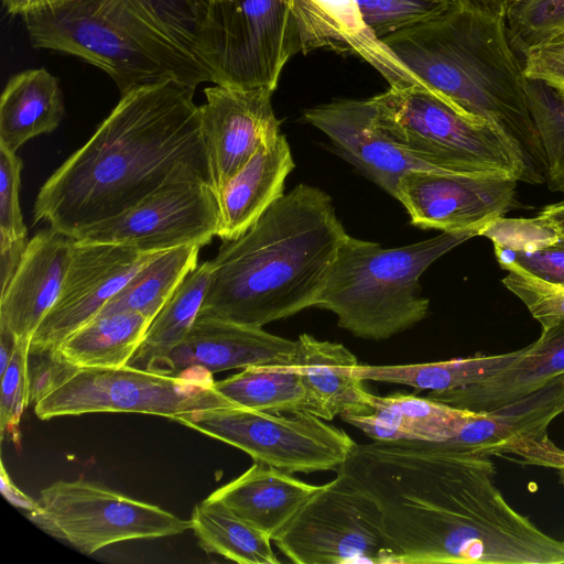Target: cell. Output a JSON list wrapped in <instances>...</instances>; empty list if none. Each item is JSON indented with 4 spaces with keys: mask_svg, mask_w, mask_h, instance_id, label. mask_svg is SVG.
Segmentation results:
<instances>
[{
    "mask_svg": "<svg viewBox=\"0 0 564 564\" xmlns=\"http://www.w3.org/2000/svg\"><path fill=\"white\" fill-rule=\"evenodd\" d=\"M522 66L527 79L540 80L564 96V34L529 50Z\"/></svg>",
    "mask_w": 564,
    "mask_h": 564,
    "instance_id": "41",
    "label": "cell"
},
{
    "mask_svg": "<svg viewBox=\"0 0 564 564\" xmlns=\"http://www.w3.org/2000/svg\"><path fill=\"white\" fill-rule=\"evenodd\" d=\"M272 542L296 564L388 563L378 506L339 475L319 486Z\"/></svg>",
    "mask_w": 564,
    "mask_h": 564,
    "instance_id": "12",
    "label": "cell"
},
{
    "mask_svg": "<svg viewBox=\"0 0 564 564\" xmlns=\"http://www.w3.org/2000/svg\"><path fill=\"white\" fill-rule=\"evenodd\" d=\"M74 239L48 227L31 240L21 263L0 295V330L29 343L58 299Z\"/></svg>",
    "mask_w": 564,
    "mask_h": 564,
    "instance_id": "19",
    "label": "cell"
},
{
    "mask_svg": "<svg viewBox=\"0 0 564 564\" xmlns=\"http://www.w3.org/2000/svg\"><path fill=\"white\" fill-rule=\"evenodd\" d=\"M195 89L164 80L121 95L90 139L41 187L33 223L75 239L163 187H213Z\"/></svg>",
    "mask_w": 564,
    "mask_h": 564,
    "instance_id": "2",
    "label": "cell"
},
{
    "mask_svg": "<svg viewBox=\"0 0 564 564\" xmlns=\"http://www.w3.org/2000/svg\"><path fill=\"white\" fill-rule=\"evenodd\" d=\"M318 488L291 473L254 462L243 474L208 497L223 502L273 540Z\"/></svg>",
    "mask_w": 564,
    "mask_h": 564,
    "instance_id": "24",
    "label": "cell"
},
{
    "mask_svg": "<svg viewBox=\"0 0 564 564\" xmlns=\"http://www.w3.org/2000/svg\"><path fill=\"white\" fill-rule=\"evenodd\" d=\"M564 413V375L539 390L468 420L446 442L471 453L503 457L522 438H541Z\"/></svg>",
    "mask_w": 564,
    "mask_h": 564,
    "instance_id": "22",
    "label": "cell"
},
{
    "mask_svg": "<svg viewBox=\"0 0 564 564\" xmlns=\"http://www.w3.org/2000/svg\"><path fill=\"white\" fill-rule=\"evenodd\" d=\"M503 18L513 51L523 56L564 34V0H518Z\"/></svg>",
    "mask_w": 564,
    "mask_h": 564,
    "instance_id": "35",
    "label": "cell"
},
{
    "mask_svg": "<svg viewBox=\"0 0 564 564\" xmlns=\"http://www.w3.org/2000/svg\"><path fill=\"white\" fill-rule=\"evenodd\" d=\"M14 348L15 338L10 334L0 330V377L8 368Z\"/></svg>",
    "mask_w": 564,
    "mask_h": 564,
    "instance_id": "49",
    "label": "cell"
},
{
    "mask_svg": "<svg viewBox=\"0 0 564 564\" xmlns=\"http://www.w3.org/2000/svg\"><path fill=\"white\" fill-rule=\"evenodd\" d=\"M151 321L132 312L98 316L65 338L55 350L78 368L123 367L134 356Z\"/></svg>",
    "mask_w": 564,
    "mask_h": 564,
    "instance_id": "28",
    "label": "cell"
},
{
    "mask_svg": "<svg viewBox=\"0 0 564 564\" xmlns=\"http://www.w3.org/2000/svg\"><path fill=\"white\" fill-rule=\"evenodd\" d=\"M191 529L207 553L240 564H276L271 539L235 514L223 502L207 497L196 505Z\"/></svg>",
    "mask_w": 564,
    "mask_h": 564,
    "instance_id": "31",
    "label": "cell"
},
{
    "mask_svg": "<svg viewBox=\"0 0 564 564\" xmlns=\"http://www.w3.org/2000/svg\"><path fill=\"white\" fill-rule=\"evenodd\" d=\"M370 403L372 412L397 422L410 440L431 442L454 437L468 420L478 414L412 394L379 397L371 393Z\"/></svg>",
    "mask_w": 564,
    "mask_h": 564,
    "instance_id": "33",
    "label": "cell"
},
{
    "mask_svg": "<svg viewBox=\"0 0 564 564\" xmlns=\"http://www.w3.org/2000/svg\"><path fill=\"white\" fill-rule=\"evenodd\" d=\"M220 210L214 188L183 182L163 187L131 208L102 220L75 240L128 246L161 252L181 246L207 245L218 236Z\"/></svg>",
    "mask_w": 564,
    "mask_h": 564,
    "instance_id": "13",
    "label": "cell"
},
{
    "mask_svg": "<svg viewBox=\"0 0 564 564\" xmlns=\"http://www.w3.org/2000/svg\"><path fill=\"white\" fill-rule=\"evenodd\" d=\"M64 1H66V0H50V4H48V7H47V8H51V7L57 6V4H59V3L64 2ZM47 8H46V9H47Z\"/></svg>",
    "mask_w": 564,
    "mask_h": 564,
    "instance_id": "51",
    "label": "cell"
},
{
    "mask_svg": "<svg viewBox=\"0 0 564 564\" xmlns=\"http://www.w3.org/2000/svg\"><path fill=\"white\" fill-rule=\"evenodd\" d=\"M200 246H181L159 253L142 267L96 316L132 312L151 319L183 279L197 267Z\"/></svg>",
    "mask_w": 564,
    "mask_h": 564,
    "instance_id": "32",
    "label": "cell"
},
{
    "mask_svg": "<svg viewBox=\"0 0 564 564\" xmlns=\"http://www.w3.org/2000/svg\"><path fill=\"white\" fill-rule=\"evenodd\" d=\"M534 465L556 469L564 484V449L557 447L552 441H549L540 448L534 457Z\"/></svg>",
    "mask_w": 564,
    "mask_h": 564,
    "instance_id": "45",
    "label": "cell"
},
{
    "mask_svg": "<svg viewBox=\"0 0 564 564\" xmlns=\"http://www.w3.org/2000/svg\"><path fill=\"white\" fill-rule=\"evenodd\" d=\"M564 375V319L542 329L520 355L491 377L460 388L431 391L427 398L473 412H488L528 395Z\"/></svg>",
    "mask_w": 564,
    "mask_h": 564,
    "instance_id": "20",
    "label": "cell"
},
{
    "mask_svg": "<svg viewBox=\"0 0 564 564\" xmlns=\"http://www.w3.org/2000/svg\"><path fill=\"white\" fill-rule=\"evenodd\" d=\"M161 252L74 239L61 293L35 332L30 355L55 350L65 338L95 318L107 302Z\"/></svg>",
    "mask_w": 564,
    "mask_h": 564,
    "instance_id": "14",
    "label": "cell"
},
{
    "mask_svg": "<svg viewBox=\"0 0 564 564\" xmlns=\"http://www.w3.org/2000/svg\"><path fill=\"white\" fill-rule=\"evenodd\" d=\"M521 349L414 365H358L354 375L366 381H380L413 387L417 390L444 391L485 380L513 361Z\"/></svg>",
    "mask_w": 564,
    "mask_h": 564,
    "instance_id": "30",
    "label": "cell"
},
{
    "mask_svg": "<svg viewBox=\"0 0 564 564\" xmlns=\"http://www.w3.org/2000/svg\"><path fill=\"white\" fill-rule=\"evenodd\" d=\"M30 344L15 340V348L8 368L1 376L0 432L20 446V421L30 404L29 365Z\"/></svg>",
    "mask_w": 564,
    "mask_h": 564,
    "instance_id": "38",
    "label": "cell"
},
{
    "mask_svg": "<svg viewBox=\"0 0 564 564\" xmlns=\"http://www.w3.org/2000/svg\"><path fill=\"white\" fill-rule=\"evenodd\" d=\"M210 273V263L197 264L178 284L151 321L129 366L158 372L170 352L185 338L198 317Z\"/></svg>",
    "mask_w": 564,
    "mask_h": 564,
    "instance_id": "29",
    "label": "cell"
},
{
    "mask_svg": "<svg viewBox=\"0 0 564 564\" xmlns=\"http://www.w3.org/2000/svg\"><path fill=\"white\" fill-rule=\"evenodd\" d=\"M479 236L477 231L441 235L398 248L347 234L315 306L337 316L354 336L383 340L424 319L430 301L422 295L421 275L442 256Z\"/></svg>",
    "mask_w": 564,
    "mask_h": 564,
    "instance_id": "6",
    "label": "cell"
},
{
    "mask_svg": "<svg viewBox=\"0 0 564 564\" xmlns=\"http://www.w3.org/2000/svg\"><path fill=\"white\" fill-rule=\"evenodd\" d=\"M236 405L215 389L213 373L192 367L165 375L129 365L78 368L34 404L41 420L100 412H129L170 417L212 408Z\"/></svg>",
    "mask_w": 564,
    "mask_h": 564,
    "instance_id": "8",
    "label": "cell"
},
{
    "mask_svg": "<svg viewBox=\"0 0 564 564\" xmlns=\"http://www.w3.org/2000/svg\"><path fill=\"white\" fill-rule=\"evenodd\" d=\"M29 240L21 239L15 241L0 240V278L1 291H3L14 276Z\"/></svg>",
    "mask_w": 564,
    "mask_h": 564,
    "instance_id": "43",
    "label": "cell"
},
{
    "mask_svg": "<svg viewBox=\"0 0 564 564\" xmlns=\"http://www.w3.org/2000/svg\"><path fill=\"white\" fill-rule=\"evenodd\" d=\"M296 346V340L262 328L197 317L158 372L177 375L197 366L212 373L251 366H289L295 360Z\"/></svg>",
    "mask_w": 564,
    "mask_h": 564,
    "instance_id": "18",
    "label": "cell"
},
{
    "mask_svg": "<svg viewBox=\"0 0 564 564\" xmlns=\"http://www.w3.org/2000/svg\"><path fill=\"white\" fill-rule=\"evenodd\" d=\"M517 183L509 177L413 170L400 177L395 198L415 227L480 236L486 225L514 207Z\"/></svg>",
    "mask_w": 564,
    "mask_h": 564,
    "instance_id": "15",
    "label": "cell"
},
{
    "mask_svg": "<svg viewBox=\"0 0 564 564\" xmlns=\"http://www.w3.org/2000/svg\"><path fill=\"white\" fill-rule=\"evenodd\" d=\"M295 360L291 365L325 403L332 416L371 413V393L354 375L356 356L344 345L301 334Z\"/></svg>",
    "mask_w": 564,
    "mask_h": 564,
    "instance_id": "26",
    "label": "cell"
},
{
    "mask_svg": "<svg viewBox=\"0 0 564 564\" xmlns=\"http://www.w3.org/2000/svg\"><path fill=\"white\" fill-rule=\"evenodd\" d=\"M502 284L519 297L546 329L564 319V285L550 282L519 268H509Z\"/></svg>",
    "mask_w": 564,
    "mask_h": 564,
    "instance_id": "37",
    "label": "cell"
},
{
    "mask_svg": "<svg viewBox=\"0 0 564 564\" xmlns=\"http://www.w3.org/2000/svg\"><path fill=\"white\" fill-rule=\"evenodd\" d=\"M21 159L0 144V240L28 238L20 207Z\"/></svg>",
    "mask_w": 564,
    "mask_h": 564,
    "instance_id": "39",
    "label": "cell"
},
{
    "mask_svg": "<svg viewBox=\"0 0 564 564\" xmlns=\"http://www.w3.org/2000/svg\"><path fill=\"white\" fill-rule=\"evenodd\" d=\"M28 518L50 535L85 554L113 543L177 535L191 521L148 502L84 479L44 488Z\"/></svg>",
    "mask_w": 564,
    "mask_h": 564,
    "instance_id": "11",
    "label": "cell"
},
{
    "mask_svg": "<svg viewBox=\"0 0 564 564\" xmlns=\"http://www.w3.org/2000/svg\"><path fill=\"white\" fill-rule=\"evenodd\" d=\"M213 0H66L23 17L34 47L78 56L123 95L177 80L213 83L207 24Z\"/></svg>",
    "mask_w": 564,
    "mask_h": 564,
    "instance_id": "5",
    "label": "cell"
},
{
    "mask_svg": "<svg viewBox=\"0 0 564 564\" xmlns=\"http://www.w3.org/2000/svg\"><path fill=\"white\" fill-rule=\"evenodd\" d=\"M302 53L332 48L354 53L378 70L389 86L413 84L412 77L367 28L357 0H295Z\"/></svg>",
    "mask_w": 564,
    "mask_h": 564,
    "instance_id": "21",
    "label": "cell"
},
{
    "mask_svg": "<svg viewBox=\"0 0 564 564\" xmlns=\"http://www.w3.org/2000/svg\"><path fill=\"white\" fill-rule=\"evenodd\" d=\"M302 53L295 0H213L207 59L215 85L269 88Z\"/></svg>",
    "mask_w": 564,
    "mask_h": 564,
    "instance_id": "9",
    "label": "cell"
},
{
    "mask_svg": "<svg viewBox=\"0 0 564 564\" xmlns=\"http://www.w3.org/2000/svg\"><path fill=\"white\" fill-rule=\"evenodd\" d=\"M550 241H551V242H554V243H556V245H558V246L564 247V239H563V238L557 237L555 232H554V235L551 237Z\"/></svg>",
    "mask_w": 564,
    "mask_h": 564,
    "instance_id": "50",
    "label": "cell"
},
{
    "mask_svg": "<svg viewBox=\"0 0 564 564\" xmlns=\"http://www.w3.org/2000/svg\"><path fill=\"white\" fill-rule=\"evenodd\" d=\"M174 421L243 451L254 462L291 474L336 471L356 444L344 430L308 413L284 416L228 405Z\"/></svg>",
    "mask_w": 564,
    "mask_h": 564,
    "instance_id": "10",
    "label": "cell"
},
{
    "mask_svg": "<svg viewBox=\"0 0 564 564\" xmlns=\"http://www.w3.org/2000/svg\"><path fill=\"white\" fill-rule=\"evenodd\" d=\"M457 0H357L362 19L380 42L447 11Z\"/></svg>",
    "mask_w": 564,
    "mask_h": 564,
    "instance_id": "36",
    "label": "cell"
},
{
    "mask_svg": "<svg viewBox=\"0 0 564 564\" xmlns=\"http://www.w3.org/2000/svg\"><path fill=\"white\" fill-rule=\"evenodd\" d=\"M494 249L501 269L519 268L550 282L564 285V247L545 240L538 246L519 250L496 245Z\"/></svg>",
    "mask_w": 564,
    "mask_h": 564,
    "instance_id": "40",
    "label": "cell"
},
{
    "mask_svg": "<svg viewBox=\"0 0 564 564\" xmlns=\"http://www.w3.org/2000/svg\"><path fill=\"white\" fill-rule=\"evenodd\" d=\"M0 488L3 497L14 507L32 512L37 508V501L20 490L10 478L3 462L0 467Z\"/></svg>",
    "mask_w": 564,
    "mask_h": 564,
    "instance_id": "44",
    "label": "cell"
},
{
    "mask_svg": "<svg viewBox=\"0 0 564 564\" xmlns=\"http://www.w3.org/2000/svg\"><path fill=\"white\" fill-rule=\"evenodd\" d=\"M525 93L545 154V184L564 193V96L533 79H527Z\"/></svg>",
    "mask_w": 564,
    "mask_h": 564,
    "instance_id": "34",
    "label": "cell"
},
{
    "mask_svg": "<svg viewBox=\"0 0 564 564\" xmlns=\"http://www.w3.org/2000/svg\"><path fill=\"white\" fill-rule=\"evenodd\" d=\"M370 99L383 134L435 169L530 184L520 152L500 131L465 117L424 86H389Z\"/></svg>",
    "mask_w": 564,
    "mask_h": 564,
    "instance_id": "7",
    "label": "cell"
},
{
    "mask_svg": "<svg viewBox=\"0 0 564 564\" xmlns=\"http://www.w3.org/2000/svg\"><path fill=\"white\" fill-rule=\"evenodd\" d=\"M204 94L200 128L217 195L261 145L280 135V123L269 88L215 85L205 88Z\"/></svg>",
    "mask_w": 564,
    "mask_h": 564,
    "instance_id": "16",
    "label": "cell"
},
{
    "mask_svg": "<svg viewBox=\"0 0 564 564\" xmlns=\"http://www.w3.org/2000/svg\"><path fill=\"white\" fill-rule=\"evenodd\" d=\"M64 118L58 80L44 68L9 79L0 98V144L12 152L30 139L53 132Z\"/></svg>",
    "mask_w": 564,
    "mask_h": 564,
    "instance_id": "25",
    "label": "cell"
},
{
    "mask_svg": "<svg viewBox=\"0 0 564 564\" xmlns=\"http://www.w3.org/2000/svg\"><path fill=\"white\" fill-rule=\"evenodd\" d=\"M37 361L29 365L30 403L35 404L67 380L78 367L62 358L56 350L36 355Z\"/></svg>",
    "mask_w": 564,
    "mask_h": 564,
    "instance_id": "42",
    "label": "cell"
},
{
    "mask_svg": "<svg viewBox=\"0 0 564 564\" xmlns=\"http://www.w3.org/2000/svg\"><path fill=\"white\" fill-rule=\"evenodd\" d=\"M295 164L284 134L261 145L217 194L218 236L231 241L242 236L284 194V182Z\"/></svg>",
    "mask_w": 564,
    "mask_h": 564,
    "instance_id": "23",
    "label": "cell"
},
{
    "mask_svg": "<svg viewBox=\"0 0 564 564\" xmlns=\"http://www.w3.org/2000/svg\"><path fill=\"white\" fill-rule=\"evenodd\" d=\"M303 119L325 133L340 155L394 198L399 180L406 172L440 171L383 134L370 98L340 99L308 108Z\"/></svg>",
    "mask_w": 564,
    "mask_h": 564,
    "instance_id": "17",
    "label": "cell"
},
{
    "mask_svg": "<svg viewBox=\"0 0 564 564\" xmlns=\"http://www.w3.org/2000/svg\"><path fill=\"white\" fill-rule=\"evenodd\" d=\"M536 216L564 239V200L544 206Z\"/></svg>",
    "mask_w": 564,
    "mask_h": 564,
    "instance_id": "46",
    "label": "cell"
},
{
    "mask_svg": "<svg viewBox=\"0 0 564 564\" xmlns=\"http://www.w3.org/2000/svg\"><path fill=\"white\" fill-rule=\"evenodd\" d=\"M477 9L505 17L507 10L518 0H460Z\"/></svg>",
    "mask_w": 564,
    "mask_h": 564,
    "instance_id": "48",
    "label": "cell"
},
{
    "mask_svg": "<svg viewBox=\"0 0 564 564\" xmlns=\"http://www.w3.org/2000/svg\"><path fill=\"white\" fill-rule=\"evenodd\" d=\"M3 4L9 13L24 17L46 9L50 0H3Z\"/></svg>",
    "mask_w": 564,
    "mask_h": 564,
    "instance_id": "47",
    "label": "cell"
},
{
    "mask_svg": "<svg viewBox=\"0 0 564 564\" xmlns=\"http://www.w3.org/2000/svg\"><path fill=\"white\" fill-rule=\"evenodd\" d=\"M336 474L378 506L388 563L564 564L496 487L490 456L444 442L355 444Z\"/></svg>",
    "mask_w": 564,
    "mask_h": 564,
    "instance_id": "1",
    "label": "cell"
},
{
    "mask_svg": "<svg viewBox=\"0 0 564 564\" xmlns=\"http://www.w3.org/2000/svg\"><path fill=\"white\" fill-rule=\"evenodd\" d=\"M346 236L332 197L296 185L209 260L198 317L262 328L315 306Z\"/></svg>",
    "mask_w": 564,
    "mask_h": 564,
    "instance_id": "3",
    "label": "cell"
},
{
    "mask_svg": "<svg viewBox=\"0 0 564 564\" xmlns=\"http://www.w3.org/2000/svg\"><path fill=\"white\" fill-rule=\"evenodd\" d=\"M381 43L413 84L500 131L520 152L530 184L545 183V154L529 108L527 78L503 17L457 0L438 17Z\"/></svg>",
    "mask_w": 564,
    "mask_h": 564,
    "instance_id": "4",
    "label": "cell"
},
{
    "mask_svg": "<svg viewBox=\"0 0 564 564\" xmlns=\"http://www.w3.org/2000/svg\"><path fill=\"white\" fill-rule=\"evenodd\" d=\"M215 389L242 408L271 413H308L325 421L334 419L304 377L291 365L247 367L215 381Z\"/></svg>",
    "mask_w": 564,
    "mask_h": 564,
    "instance_id": "27",
    "label": "cell"
}]
</instances>
